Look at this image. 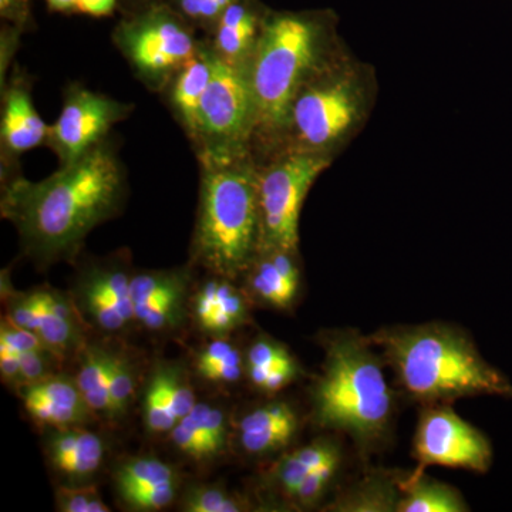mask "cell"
I'll return each instance as SVG.
<instances>
[{"mask_svg": "<svg viewBox=\"0 0 512 512\" xmlns=\"http://www.w3.org/2000/svg\"><path fill=\"white\" fill-rule=\"evenodd\" d=\"M126 192V168L109 137L45 180L19 173L2 181L0 211L18 229L26 254L53 262L76 255L94 228L119 214Z\"/></svg>", "mask_w": 512, "mask_h": 512, "instance_id": "1", "label": "cell"}, {"mask_svg": "<svg viewBox=\"0 0 512 512\" xmlns=\"http://www.w3.org/2000/svg\"><path fill=\"white\" fill-rule=\"evenodd\" d=\"M413 399L443 404L473 396L512 399L510 379L491 366L463 330L444 323L394 326L369 336Z\"/></svg>", "mask_w": 512, "mask_h": 512, "instance_id": "2", "label": "cell"}, {"mask_svg": "<svg viewBox=\"0 0 512 512\" xmlns=\"http://www.w3.org/2000/svg\"><path fill=\"white\" fill-rule=\"evenodd\" d=\"M197 158L200 198L192 258L215 276L232 281L258 254L259 168L251 151Z\"/></svg>", "mask_w": 512, "mask_h": 512, "instance_id": "3", "label": "cell"}, {"mask_svg": "<svg viewBox=\"0 0 512 512\" xmlns=\"http://www.w3.org/2000/svg\"><path fill=\"white\" fill-rule=\"evenodd\" d=\"M322 375L312 390L313 420L342 431L367 450L380 443L393 416V394L372 342L352 330L326 336Z\"/></svg>", "mask_w": 512, "mask_h": 512, "instance_id": "4", "label": "cell"}, {"mask_svg": "<svg viewBox=\"0 0 512 512\" xmlns=\"http://www.w3.org/2000/svg\"><path fill=\"white\" fill-rule=\"evenodd\" d=\"M322 35L323 25L315 13L266 15L248 66L255 104L254 138L284 133L293 101L313 79Z\"/></svg>", "mask_w": 512, "mask_h": 512, "instance_id": "5", "label": "cell"}, {"mask_svg": "<svg viewBox=\"0 0 512 512\" xmlns=\"http://www.w3.org/2000/svg\"><path fill=\"white\" fill-rule=\"evenodd\" d=\"M198 33L168 3H158L121 15L111 40L138 82L161 94L200 49Z\"/></svg>", "mask_w": 512, "mask_h": 512, "instance_id": "6", "label": "cell"}, {"mask_svg": "<svg viewBox=\"0 0 512 512\" xmlns=\"http://www.w3.org/2000/svg\"><path fill=\"white\" fill-rule=\"evenodd\" d=\"M328 165L323 154L293 151L259 170L258 254L275 249L296 252L303 202Z\"/></svg>", "mask_w": 512, "mask_h": 512, "instance_id": "7", "label": "cell"}, {"mask_svg": "<svg viewBox=\"0 0 512 512\" xmlns=\"http://www.w3.org/2000/svg\"><path fill=\"white\" fill-rule=\"evenodd\" d=\"M254 133L255 104L248 72L217 59L192 147L197 156L248 153Z\"/></svg>", "mask_w": 512, "mask_h": 512, "instance_id": "8", "label": "cell"}, {"mask_svg": "<svg viewBox=\"0 0 512 512\" xmlns=\"http://www.w3.org/2000/svg\"><path fill=\"white\" fill-rule=\"evenodd\" d=\"M134 106L94 92L79 82L67 84L62 110L49 128L46 147L60 165L72 164L110 137L116 124L130 117Z\"/></svg>", "mask_w": 512, "mask_h": 512, "instance_id": "9", "label": "cell"}, {"mask_svg": "<svg viewBox=\"0 0 512 512\" xmlns=\"http://www.w3.org/2000/svg\"><path fill=\"white\" fill-rule=\"evenodd\" d=\"M413 454L419 470L441 466L484 474L493 463V446L483 431L441 404H431L421 413Z\"/></svg>", "mask_w": 512, "mask_h": 512, "instance_id": "10", "label": "cell"}, {"mask_svg": "<svg viewBox=\"0 0 512 512\" xmlns=\"http://www.w3.org/2000/svg\"><path fill=\"white\" fill-rule=\"evenodd\" d=\"M355 117V99L346 84L312 79L292 104L284 131L292 138L288 153L322 154L345 134Z\"/></svg>", "mask_w": 512, "mask_h": 512, "instance_id": "11", "label": "cell"}, {"mask_svg": "<svg viewBox=\"0 0 512 512\" xmlns=\"http://www.w3.org/2000/svg\"><path fill=\"white\" fill-rule=\"evenodd\" d=\"M33 79L15 63L8 80L0 87V178L19 174L23 154L46 146L49 128L37 113L32 94Z\"/></svg>", "mask_w": 512, "mask_h": 512, "instance_id": "12", "label": "cell"}, {"mask_svg": "<svg viewBox=\"0 0 512 512\" xmlns=\"http://www.w3.org/2000/svg\"><path fill=\"white\" fill-rule=\"evenodd\" d=\"M268 12L258 0H235L231 3L211 32L204 36L215 57L248 72Z\"/></svg>", "mask_w": 512, "mask_h": 512, "instance_id": "13", "label": "cell"}, {"mask_svg": "<svg viewBox=\"0 0 512 512\" xmlns=\"http://www.w3.org/2000/svg\"><path fill=\"white\" fill-rule=\"evenodd\" d=\"M22 399L37 424L57 430L79 426L93 413L77 383L64 377L47 376L26 384Z\"/></svg>", "mask_w": 512, "mask_h": 512, "instance_id": "14", "label": "cell"}, {"mask_svg": "<svg viewBox=\"0 0 512 512\" xmlns=\"http://www.w3.org/2000/svg\"><path fill=\"white\" fill-rule=\"evenodd\" d=\"M215 63H217V57L212 52L210 43L202 36L198 52L180 72L175 74L167 89L161 93L165 94L167 106L170 107L174 119L190 138L191 144L197 137L201 103L214 76Z\"/></svg>", "mask_w": 512, "mask_h": 512, "instance_id": "15", "label": "cell"}, {"mask_svg": "<svg viewBox=\"0 0 512 512\" xmlns=\"http://www.w3.org/2000/svg\"><path fill=\"white\" fill-rule=\"evenodd\" d=\"M238 430L242 448L262 456L291 443L298 430V417L286 403L266 404L242 417Z\"/></svg>", "mask_w": 512, "mask_h": 512, "instance_id": "16", "label": "cell"}, {"mask_svg": "<svg viewBox=\"0 0 512 512\" xmlns=\"http://www.w3.org/2000/svg\"><path fill=\"white\" fill-rule=\"evenodd\" d=\"M8 320L35 332L53 355H62L76 342L77 322L53 312L43 291L16 298L10 305Z\"/></svg>", "mask_w": 512, "mask_h": 512, "instance_id": "17", "label": "cell"}, {"mask_svg": "<svg viewBox=\"0 0 512 512\" xmlns=\"http://www.w3.org/2000/svg\"><path fill=\"white\" fill-rule=\"evenodd\" d=\"M195 318L207 332L224 335L248 319V302L229 279L205 282L194 301Z\"/></svg>", "mask_w": 512, "mask_h": 512, "instance_id": "18", "label": "cell"}, {"mask_svg": "<svg viewBox=\"0 0 512 512\" xmlns=\"http://www.w3.org/2000/svg\"><path fill=\"white\" fill-rule=\"evenodd\" d=\"M49 454L53 466L66 476L83 478L93 474L103 461L104 446L90 431L67 427L50 437Z\"/></svg>", "mask_w": 512, "mask_h": 512, "instance_id": "19", "label": "cell"}, {"mask_svg": "<svg viewBox=\"0 0 512 512\" xmlns=\"http://www.w3.org/2000/svg\"><path fill=\"white\" fill-rule=\"evenodd\" d=\"M400 500L397 512H466L463 495L451 485L424 476L416 470L400 478Z\"/></svg>", "mask_w": 512, "mask_h": 512, "instance_id": "20", "label": "cell"}, {"mask_svg": "<svg viewBox=\"0 0 512 512\" xmlns=\"http://www.w3.org/2000/svg\"><path fill=\"white\" fill-rule=\"evenodd\" d=\"M82 305L84 311L107 332H119L136 322L134 311L127 308L113 292L107 288L100 266H94L84 275L82 285Z\"/></svg>", "mask_w": 512, "mask_h": 512, "instance_id": "21", "label": "cell"}, {"mask_svg": "<svg viewBox=\"0 0 512 512\" xmlns=\"http://www.w3.org/2000/svg\"><path fill=\"white\" fill-rule=\"evenodd\" d=\"M116 355L94 346L86 349L76 383L93 412L111 413L110 380Z\"/></svg>", "mask_w": 512, "mask_h": 512, "instance_id": "22", "label": "cell"}, {"mask_svg": "<svg viewBox=\"0 0 512 512\" xmlns=\"http://www.w3.org/2000/svg\"><path fill=\"white\" fill-rule=\"evenodd\" d=\"M340 461V450L333 441L318 440L288 454L279 463L276 480L289 497L295 495L299 485L316 468Z\"/></svg>", "mask_w": 512, "mask_h": 512, "instance_id": "23", "label": "cell"}, {"mask_svg": "<svg viewBox=\"0 0 512 512\" xmlns=\"http://www.w3.org/2000/svg\"><path fill=\"white\" fill-rule=\"evenodd\" d=\"M400 478L377 476L365 481L348 491L340 498L333 510L350 512H387L397 511L400 500Z\"/></svg>", "mask_w": 512, "mask_h": 512, "instance_id": "24", "label": "cell"}, {"mask_svg": "<svg viewBox=\"0 0 512 512\" xmlns=\"http://www.w3.org/2000/svg\"><path fill=\"white\" fill-rule=\"evenodd\" d=\"M251 268V286L252 291L262 299V301L275 306L278 309H286L295 301L298 293L299 282L292 281L275 264L274 259L269 254H258Z\"/></svg>", "mask_w": 512, "mask_h": 512, "instance_id": "25", "label": "cell"}, {"mask_svg": "<svg viewBox=\"0 0 512 512\" xmlns=\"http://www.w3.org/2000/svg\"><path fill=\"white\" fill-rule=\"evenodd\" d=\"M174 481H178L175 468L156 457L131 458L121 464L116 473L120 495Z\"/></svg>", "mask_w": 512, "mask_h": 512, "instance_id": "26", "label": "cell"}, {"mask_svg": "<svg viewBox=\"0 0 512 512\" xmlns=\"http://www.w3.org/2000/svg\"><path fill=\"white\" fill-rule=\"evenodd\" d=\"M187 282L174 286L148 301L134 306L136 322L146 329L165 330L175 328L183 316V302Z\"/></svg>", "mask_w": 512, "mask_h": 512, "instance_id": "27", "label": "cell"}, {"mask_svg": "<svg viewBox=\"0 0 512 512\" xmlns=\"http://www.w3.org/2000/svg\"><path fill=\"white\" fill-rule=\"evenodd\" d=\"M144 420H146L147 429L153 433H170L178 423L165 366L158 369L151 377L146 400H144Z\"/></svg>", "mask_w": 512, "mask_h": 512, "instance_id": "28", "label": "cell"}, {"mask_svg": "<svg viewBox=\"0 0 512 512\" xmlns=\"http://www.w3.org/2000/svg\"><path fill=\"white\" fill-rule=\"evenodd\" d=\"M234 2L235 0H165L178 15L183 16L204 36L211 32L225 9Z\"/></svg>", "mask_w": 512, "mask_h": 512, "instance_id": "29", "label": "cell"}, {"mask_svg": "<svg viewBox=\"0 0 512 512\" xmlns=\"http://www.w3.org/2000/svg\"><path fill=\"white\" fill-rule=\"evenodd\" d=\"M184 510L188 512H238L244 505L217 487H195L184 498Z\"/></svg>", "mask_w": 512, "mask_h": 512, "instance_id": "30", "label": "cell"}, {"mask_svg": "<svg viewBox=\"0 0 512 512\" xmlns=\"http://www.w3.org/2000/svg\"><path fill=\"white\" fill-rule=\"evenodd\" d=\"M188 416L200 427L214 456H218L224 450L225 441H227V423H225L224 413L208 404L197 403Z\"/></svg>", "mask_w": 512, "mask_h": 512, "instance_id": "31", "label": "cell"}, {"mask_svg": "<svg viewBox=\"0 0 512 512\" xmlns=\"http://www.w3.org/2000/svg\"><path fill=\"white\" fill-rule=\"evenodd\" d=\"M134 373L126 357L116 355L113 375L110 380V416L120 417L126 413L128 404L134 394Z\"/></svg>", "mask_w": 512, "mask_h": 512, "instance_id": "32", "label": "cell"}, {"mask_svg": "<svg viewBox=\"0 0 512 512\" xmlns=\"http://www.w3.org/2000/svg\"><path fill=\"white\" fill-rule=\"evenodd\" d=\"M57 505L63 512H109L94 485L60 487L56 494Z\"/></svg>", "mask_w": 512, "mask_h": 512, "instance_id": "33", "label": "cell"}, {"mask_svg": "<svg viewBox=\"0 0 512 512\" xmlns=\"http://www.w3.org/2000/svg\"><path fill=\"white\" fill-rule=\"evenodd\" d=\"M178 481L174 483L160 484L156 487L141 488V490L131 491L121 495L124 501L130 507L141 511L163 510L173 503L175 493H177Z\"/></svg>", "mask_w": 512, "mask_h": 512, "instance_id": "34", "label": "cell"}, {"mask_svg": "<svg viewBox=\"0 0 512 512\" xmlns=\"http://www.w3.org/2000/svg\"><path fill=\"white\" fill-rule=\"evenodd\" d=\"M339 463L340 461H332V463L325 464V466L313 470L312 473L302 481V484L299 485L293 498H295L299 504L305 505V507H312V505L318 503L323 493H325L326 488H328L330 480H332Z\"/></svg>", "mask_w": 512, "mask_h": 512, "instance_id": "35", "label": "cell"}, {"mask_svg": "<svg viewBox=\"0 0 512 512\" xmlns=\"http://www.w3.org/2000/svg\"><path fill=\"white\" fill-rule=\"evenodd\" d=\"M247 370L271 369V367L295 362L291 353L271 339L256 340L248 352Z\"/></svg>", "mask_w": 512, "mask_h": 512, "instance_id": "36", "label": "cell"}, {"mask_svg": "<svg viewBox=\"0 0 512 512\" xmlns=\"http://www.w3.org/2000/svg\"><path fill=\"white\" fill-rule=\"evenodd\" d=\"M0 350L13 353L16 356H19L20 353L28 352V350H47V352H50L35 332L13 325L10 320L2 323Z\"/></svg>", "mask_w": 512, "mask_h": 512, "instance_id": "37", "label": "cell"}, {"mask_svg": "<svg viewBox=\"0 0 512 512\" xmlns=\"http://www.w3.org/2000/svg\"><path fill=\"white\" fill-rule=\"evenodd\" d=\"M298 375L296 362L271 367V369L248 370L249 379L258 389L266 393H275L284 389Z\"/></svg>", "mask_w": 512, "mask_h": 512, "instance_id": "38", "label": "cell"}, {"mask_svg": "<svg viewBox=\"0 0 512 512\" xmlns=\"http://www.w3.org/2000/svg\"><path fill=\"white\" fill-rule=\"evenodd\" d=\"M25 35L23 30L2 22L0 26V87L5 86L13 66L15 57L18 55L20 40Z\"/></svg>", "mask_w": 512, "mask_h": 512, "instance_id": "39", "label": "cell"}, {"mask_svg": "<svg viewBox=\"0 0 512 512\" xmlns=\"http://www.w3.org/2000/svg\"><path fill=\"white\" fill-rule=\"evenodd\" d=\"M165 372H167L168 387H170L171 399H173L175 416H177L178 423H180L184 417L191 413L197 402H195L194 392H192L190 384L185 382L177 369L165 367Z\"/></svg>", "mask_w": 512, "mask_h": 512, "instance_id": "40", "label": "cell"}, {"mask_svg": "<svg viewBox=\"0 0 512 512\" xmlns=\"http://www.w3.org/2000/svg\"><path fill=\"white\" fill-rule=\"evenodd\" d=\"M171 441L181 453L187 454L188 457L194 460L202 461L212 458L210 450L205 446L201 437L191 430L183 420L175 424L173 430L170 431Z\"/></svg>", "mask_w": 512, "mask_h": 512, "instance_id": "41", "label": "cell"}, {"mask_svg": "<svg viewBox=\"0 0 512 512\" xmlns=\"http://www.w3.org/2000/svg\"><path fill=\"white\" fill-rule=\"evenodd\" d=\"M0 19L25 33L32 32L36 28L32 0H0Z\"/></svg>", "mask_w": 512, "mask_h": 512, "instance_id": "42", "label": "cell"}, {"mask_svg": "<svg viewBox=\"0 0 512 512\" xmlns=\"http://www.w3.org/2000/svg\"><path fill=\"white\" fill-rule=\"evenodd\" d=\"M47 350H28L18 356L20 363V382H37L50 376L47 373Z\"/></svg>", "mask_w": 512, "mask_h": 512, "instance_id": "43", "label": "cell"}, {"mask_svg": "<svg viewBox=\"0 0 512 512\" xmlns=\"http://www.w3.org/2000/svg\"><path fill=\"white\" fill-rule=\"evenodd\" d=\"M242 370H244L242 357L239 355L238 350H235L227 359L222 360L218 365L210 367V369L204 370L200 375L204 379L210 380V382L234 383L241 377Z\"/></svg>", "mask_w": 512, "mask_h": 512, "instance_id": "44", "label": "cell"}, {"mask_svg": "<svg viewBox=\"0 0 512 512\" xmlns=\"http://www.w3.org/2000/svg\"><path fill=\"white\" fill-rule=\"evenodd\" d=\"M235 346L231 343L225 342V340H214L210 345L207 346L197 360L198 373L204 372V370L210 369V367L218 365L222 360L227 359L231 353L235 352Z\"/></svg>", "mask_w": 512, "mask_h": 512, "instance_id": "45", "label": "cell"}, {"mask_svg": "<svg viewBox=\"0 0 512 512\" xmlns=\"http://www.w3.org/2000/svg\"><path fill=\"white\" fill-rule=\"evenodd\" d=\"M120 0H79L77 15L90 18H107L114 12H119Z\"/></svg>", "mask_w": 512, "mask_h": 512, "instance_id": "46", "label": "cell"}, {"mask_svg": "<svg viewBox=\"0 0 512 512\" xmlns=\"http://www.w3.org/2000/svg\"><path fill=\"white\" fill-rule=\"evenodd\" d=\"M0 373L6 382H15L20 379V363L18 356L0 350Z\"/></svg>", "mask_w": 512, "mask_h": 512, "instance_id": "47", "label": "cell"}, {"mask_svg": "<svg viewBox=\"0 0 512 512\" xmlns=\"http://www.w3.org/2000/svg\"><path fill=\"white\" fill-rule=\"evenodd\" d=\"M158 3H165V0H120L119 12L120 15H130Z\"/></svg>", "mask_w": 512, "mask_h": 512, "instance_id": "48", "label": "cell"}, {"mask_svg": "<svg viewBox=\"0 0 512 512\" xmlns=\"http://www.w3.org/2000/svg\"><path fill=\"white\" fill-rule=\"evenodd\" d=\"M47 9L60 15H77V3L79 0H45Z\"/></svg>", "mask_w": 512, "mask_h": 512, "instance_id": "49", "label": "cell"}]
</instances>
